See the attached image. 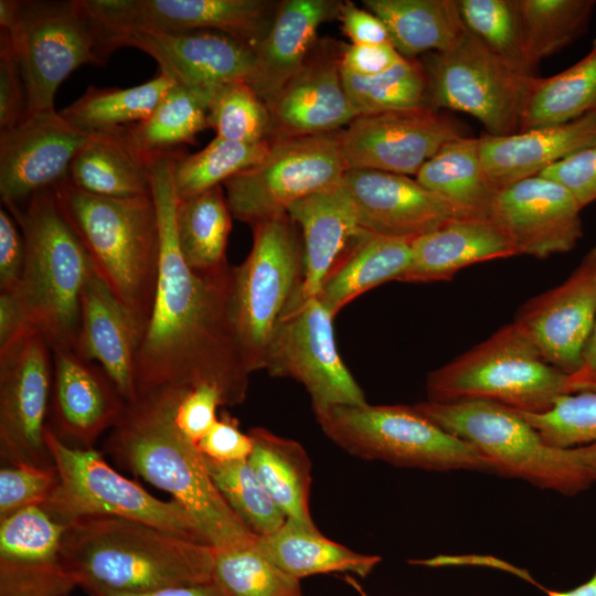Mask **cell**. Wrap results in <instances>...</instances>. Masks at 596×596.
Here are the masks:
<instances>
[{
	"label": "cell",
	"instance_id": "cell-51",
	"mask_svg": "<svg viewBox=\"0 0 596 596\" xmlns=\"http://www.w3.org/2000/svg\"><path fill=\"white\" fill-rule=\"evenodd\" d=\"M220 406H224V402L214 387L202 385L188 390L177 406L175 425L196 445L219 419Z\"/></svg>",
	"mask_w": 596,
	"mask_h": 596
},
{
	"label": "cell",
	"instance_id": "cell-16",
	"mask_svg": "<svg viewBox=\"0 0 596 596\" xmlns=\"http://www.w3.org/2000/svg\"><path fill=\"white\" fill-rule=\"evenodd\" d=\"M100 24L111 51L121 46L141 50L173 84L199 93L209 104L223 86L247 83L254 71L255 51L222 33L164 30L147 24Z\"/></svg>",
	"mask_w": 596,
	"mask_h": 596
},
{
	"label": "cell",
	"instance_id": "cell-6",
	"mask_svg": "<svg viewBox=\"0 0 596 596\" xmlns=\"http://www.w3.org/2000/svg\"><path fill=\"white\" fill-rule=\"evenodd\" d=\"M414 407L472 445L496 473L565 496L581 493L596 482L587 445L552 446L513 408L485 400H427Z\"/></svg>",
	"mask_w": 596,
	"mask_h": 596
},
{
	"label": "cell",
	"instance_id": "cell-57",
	"mask_svg": "<svg viewBox=\"0 0 596 596\" xmlns=\"http://www.w3.org/2000/svg\"><path fill=\"white\" fill-rule=\"evenodd\" d=\"M26 328V316L15 290L0 291V348Z\"/></svg>",
	"mask_w": 596,
	"mask_h": 596
},
{
	"label": "cell",
	"instance_id": "cell-59",
	"mask_svg": "<svg viewBox=\"0 0 596 596\" xmlns=\"http://www.w3.org/2000/svg\"><path fill=\"white\" fill-rule=\"evenodd\" d=\"M89 596H226L214 582L175 585L141 593H120L107 589H92Z\"/></svg>",
	"mask_w": 596,
	"mask_h": 596
},
{
	"label": "cell",
	"instance_id": "cell-52",
	"mask_svg": "<svg viewBox=\"0 0 596 596\" xmlns=\"http://www.w3.org/2000/svg\"><path fill=\"white\" fill-rule=\"evenodd\" d=\"M539 175L563 185L584 209L596 201V145L573 153Z\"/></svg>",
	"mask_w": 596,
	"mask_h": 596
},
{
	"label": "cell",
	"instance_id": "cell-50",
	"mask_svg": "<svg viewBox=\"0 0 596 596\" xmlns=\"http://www.w3.org/2000/svg\"><path fill=\"white\" fill-rule=\"evenodd\" d=\"M28 115V98L23 77L10 35L0 32V130L17 126Z\"/></svg>",
	"mask_w": 596,
	"mask_h": 596
},
{
	"label": "cell",
	"instance_id": "cell-40",
	"mask_svg": "<svg viewBox=\"0 0 596 596\" xmlns=\"http://www.w3.org/2000/svg\"><path fill=\"white\" fill-rule=\"evenodd\" d=\"M595 7L594 0H517L524 51L531 68L582 36Z\"/></svg>",
	"mask_w": 596,
	"mask_h": 596
},
{
	"label": "cell",
	"instance_id": "cell-17",
	"mask_svg": "<svg viewBox=\"0 0 596 596\" xmlns=\"http://www.w3.org/2000/svg\"><path fill=\"white\" fill-rule=\"evenodd\" d=\"M464 137L449 117L429 107L360 115L339 130L349 169L416 175L447 142Z\"/></svg>",
	"mask_w": 596,
	"mask_h": 596
},
{
	"label": "cell",
	"instance_id": "cell-31",
	"mask_svg": "<svg viewBox=\"0 0 596 596\" xmlns=\"http://www.w3.org/2000/svg\"><path fill=\"white\" fill-rule=\"evenodd\" d=\"M151 155L135 148L124 128L95 132L73 159L66 179L74 187L96 195H148L151 194Z\"/></svg>",
	"mask_w": 596,
	"mask_h": 596
},
{
	"label": "cell",
	"instance_id": "cell-60",
	"mask_svg": "<svg viewBox=\"0 0 596 596\" xmlns=\"http://www.w3.org/2000/svg\"><path fill=\"white\" fill-rule=\"evenodd\" d=\"M540 587L547 596H596V572L587 581L570 589L557 590Z\"/></svg>",
	"mask_w": 596,
	"mask_h": 596
},
{
	"label": "cell",
	"instance_id": "cell-8",
	"mask_svg": "<svg viewBox=\"0 0 596 596\" xmlns=\"http://www.w3.org/2000/svg\"><path fill=\"white\" fill-rule=\"evenodd\" d=\"M0 26L9 33L19 63L28 115L54 109L56 91L73 71L104 65L113 53L83 0H1Z\"/></svg>",
	"mask_w": 596,
	"mask_h": 596
},
{
	"label": "cell",
	"instance_id": "cell-42",
	"mask_svg": "<svg viewBox=\"0 0 596 596\" xmlns=\"http://www.w3.org/2000/svg\"><path fill=\"white\" fill-rule=\"evenodd\" d=\"M270 140L238 142L215 137L196 153L180 155L174 167L178 200H184L217 185L265 158Z\"/></svg>",
	"mask_w": 596,
	"mask_h": 596
},
{
	"label": "cell",
	"instance_id": "cell-58",
	"mask_svg": "<svg viewBox=\"0 0 596 596\" xmlns=\"http://www.w3.org/2000/svg\"><path fill=\"white\" fill-rule=\"evenodd\" d=\"M581 264L587 269L596 294V245L587 252ZM576 380L585 391L596 392V323L583 355V365Z\"/></svg>",
	"mask_w": 596,
	"mask_h": 596
},
{
	"label": "cell",
	"instance_id": "cell-49",
	"mask_svg": "<svg viewBox=\"0 0 596 596\" xmlns=\"http://www.w3.org/2000/svg\"><path fill=\"white\" fill-rule=\"evenodd\" d=\"M57 483L53 464L17 462L0 469V519L31 507H42Z\"/></svg>",
	"mask_w": 596,
	"mask_h": 596
},
{
	"label": "cell",
	"instance_id": "cell-46",
	"mask_svg": "<svg viewBox=\"0 0 596 596\" xmlns=\"http://www.w3.org/2000/svg\"><path fill=\"white\" fill-rule=\"evenodd\" d=\"M465 28L507 63L533 74L523 45L517 0H458Z\"/></svg>",
	"mask_w": 596,
	"mask_h": 596
},
{
	"label": "cell",
	"instance_id": "cell-1",
	"mask_svg": "<svg viewBox=\"0 0 596 596\" xmlns=\"http://www.w3.org/2000/svg\"><path fill=\"white\" fill-rule=\"evenodd\" d=\"M179 151L149 160L160 258L155 300L136 351L137 391L161 387L217 390L224 406L242 404L249 375L233 329L232 269L199 273L184 262L177 238L174 167Z\"/></svg>",
	"mask_w": 596,
	"mask_h": 596
},
{
	"label": "cell",
	"instance_id": "cell-5",
	"mask_svg": "<svg viewBox=\"0 0 596 596\" xmlns=\"http://www.w3.org/2000/svg\"><path fill=\"white\" fill-rule=\"evenodd\" d=\"M3 207L24 238V267L13 290L29 327L40 331L52 350L77 351L82 294L93 268L86 248L64 216L53 188Z\"/></svg>",
	"mask_w": 596,
	"mask_h": 596
},
{
	"label": "cell",
	"instance_id": "cell-41",
	"mask_svg": "<svg viewBox=\"0 0 596 596\" xmlns=\"http://www.w3.org/2000/svg\"><path fill=\"white\" fill-rule=\"evenodd\" d=\"M209 102L199 93L173 85L142 121L124 127L129 142L146 153L173 150L190 143L207 126Z\"/></svg>",
	"mask_w": 596,
	"mask_h": 596
},
{
	"label": "cell",
	"instance_id": "cell-21",
	"mask_svg": "<svg viewBox=\"0 0 596 596\" xmlns=\"http://www.w3.org/2000/svg\"><path fill=\"white\" fill-rule=\"evenodd\" d=\"M65 526L41 507L0 519V596H70L78 587L62 555Z\"/></svg>",
	"mask_w": 596,
	"mask_h": 596
},
{
	"label": "cell",
	"instance_id": "cell-29",
	"mask_svg": "<svg viewBox=\"0 0 596 596\" xmlns=\"http://www.w3.org/2000/svg\"><path fill=\"white\" fill-rule=\"evenodd\" d=\"M513 255V243L490 219L457 216L413 240L411 263L397 281L450 280L465 267Z\"/></svg>",
	"mask_w": 596,
	"mask_h": 596
},
{
	"label": "cell",
	"instance_id": "cell-4",
	"mask_svg": "<svg viewBox=\"0 0 596 596\" xmlns=\"http://www.w3.org/2000/svg\"><path fill=\"white\" fill-rule=\"evenodd\" d=\"M53 189L95 272L135 320L140 337L159 274L160 238L152 195L102 196L74 187L67 179Z\"/></svg>",
	"mask_w": 596,
	"mask_h": 596
},
{
	"label": "cell",
	"instance_id": "cell-37",
	"mask_svg": "<svg viewBox=\"0 0 596 596\" xmlns=\"http://www.w3.org/2000/svg\"><path fill=\"white\" fill-rule=\"evenodd\" d=\"M232 216L222 185L178 200L177 238L190 268L199 273H216L230 267L226 247Z\"/></svg>",
	"mask_w": 596,
	"mask_h": 596
},
{
	"label": "cell",
	"instance_id": "cell-36",
	"mask_svg": "<svg viewBox=\"0 0 596 596\" xmlns=\"http://www.w3.org/2000/svg\"><path fill=\"white\" fill-rule=\"evenodd\" d=\"M259 549L281 570L300 579L333 572L368 576L381 562L377 555L358 553L320 533L286 520L274 533L259 536Z\"/></svg>",
	"mask_w": 596,
	"mask_h": 596
},
{
	"label": "cell",
	"instance_id": "cell-9",
	"mask_svg": "<svg viewBox=\"0 0 596 596\" xmlns=\"http://www.w3.org/2000/svg\"><path fill=\"white\" fill-rule=\"evenodd\" d=\"M323 434L347 453L402 468L493 472L469 443L414 405L336 406L315 415Z\"/></svg>",
	"mask_w": 596,
	"mask_h": 596
},
{
	"label": "cell",
	"instance_id": "cell-32",
	"mask_svg": "<svg viewBox=\"0 0 596 596\" xmlns=\"http://www.w3.org/2000/svg\"><path fill=\"white\" fill-rule=\"evenodd\" d=\"M412 242L365 231L329 273L317 297L336 317L362 294L397 280L411 263Z\"/></svg>",
	"mask_w": 596,
	"mask_h": 596
},
{
	"label": "cell",
	"instance_id": "cell-15",
	"mask_svg": "<svg viewBox=\"0 0 596 596\" xmlns=\"http://www.w3.org/2000/svg\"><path fill=\"white\" fill-rule=\"evenodd\" d=\"M53 383V352L26 328L0 348V457L7 464L51 465L45 444Z\"/></svg>",
	"mask_w": 596,
	"mask_h": 596
},
{
	"label": "cell",
	"instance_id": "cell-14",
	"mask_svg": "<svg viewBox=\"0 0 596 596\" xmlns=\"http://www.w3.org/2000/svg\"><path fill=\"white\" fill-rule=\"evenodd\" d=\"M333 319L318 297H305L300 288L275 329L266 358L270 376L304 385L315 415L368 403L338 352Z\"/></svg>",
	"mask_w": 596,
	"mask_h": 596
},
{
	"label": "cell",
	"instance_id": "cell-54",
	"mask_svg": "<svg viewBox=\"0 0 596 596\" xmlns=\"http://www.w3.org/2000/svg\"><path fill=\"white\" fill-rule=\"evenodd\" d=\"M25 259V245L21 230L6 209H0V291L19 286Z\"/></svg>",
	"mask_w": 596,
	"mask_h": 596
},
{
	"label": "cell",
	"instance_id": "cell-56",
	"mask_svg": "<svg viewBox=\"0 0 596 596\" xmlns=\"http://www.w3.org/2000/svg\"><path fill=\"white\" fill-rule=\"evenodd\" d=\"M338 18L341 21L342 31L351 40V44L391 42L387 29L381 19L351 1H342Z\"/></svg>",
	"mask_w": 596,
	"mask_h": 596
},
{
	"label": "cell",
	"instance_id": "cell-3",
	"mask_svg": "<svg viewBox=\"0 0 596 596\" xmlns=\"http://www.w3.org/2000/svg\"><path fill=\"white\" fill-rule=\"evenodd\" d=\"M62 555L86 593H141L211 582L215 549L139 521L87 517L65 526Z\"/></svg>",
	"mask_w": 596,
	"mask_h": 596
},
{
	"label": "cell",
	"instance_id": "cell-12",
	"mask_svg": "<svg viewBox=\"0 0 596 596\" xmlns=\"http://www.w3.org/2000/svg\"><path fill=\"white\" fill-rule=\"evenodd\" d=\"M427 82V106L475 117L490 136L520 131L538 76L489 51L467 29L449 50L421 63Z\"/></svg>",
	"mask_w": 596,
	"mask_h": 596
},
{
	"label": "cell",
	"instance_id": "cell-20",
	"mask_svg": "<svg viewBox=\"0 0 596 596\" xmlns=\"http://www.w3.org/2000/svg\"><path fill=\"white\" fill-rule=\"evenodd\" d=\"M582 207L560 183L542 175L498 191L489 219L518 255L547 258L572 251L583 236Z\"/></svg>",
	"mask_w": 596,
	"mask_h": 596
},
{
	"label": "cell",
	"instance_id": "cell-43",
	"mask_svg": "<svg viewBox=\"0 0 596 596\" xmlns=\"http://www.w3.org/2000/svg\"><path fill=\"white\" fill-rule=\"evenodd\" d=\"M212 582L226 596H302L300 579L277 566L257 542L215 550Z\"/></svg>",
	"mask_w": 596,
	"mask_h": 596
},
{
	"label": "cell",
	"instance_id": "cell-10",
	"mask_svg": "<svg viewBox=\"0 0 596 596\" xmlns=\"http://www.w3.org/2000/svg\"><path fill=\"white\" fill-rule=\"evenodd\" d=\"M253 245L232 269L230 312L248 372L265 370L275 329L302 286L300 230L287 213L252 225Z\"/></svg>",
	"mask_w": 596,
	"mask_h": 596
},
{
	"label": "cell",
	"instance_id": "cell-18",
	"mask_svg": "<svg viewBox=\"0 0 596 596\" xmlns=\"http://www.w3.org/2000/svg\"><path fill=\"white\" fill-rule=\"evenodd\" d=\"M93 135L55 109L26 115L17 126L0 130L2 204L21 203L65 180L73 159Z\"/></svg>",
	"mask_w": 596,
	"mask_h": 596
},
{
	"label": "cell",
	"instance_id": "cell-35",
	"mask_svg": "<svg viewBox=\"0 0 596 596\" xmlns=\"http://www.w3.org/2000/svg\"><path fill=\"white\" fill-rule=\"evenodd\" d=\"M415 179L461 216L489 219L498 193L483 169L479 137L464 136L447 142Z\"/></svg>",
	"mask_w": 596,
	"mask_h": 596
},
{
	"label": "cell",
	"instance_id": "cell-2",
	"mask_svg": "<svg viewBox=\"0 0 596 596\" xmlns=\"http://www.w3.org/2000/svg\"><path fill=\"white\" fill-rule=\"evenodd\" d=\"M187 389L138 392L109 430L105 450L116 464L171 496L215 550L254 544L256 535L230 508L198 446L177 427L174 414Z\"/></svg>",
	"mask_w": 596,
	"mask_h": 596
},
{
	"label": "cell",
	"instance_id": "cell-39",
	"mask_svg": "<svg viewBox=\"0 0 596 596\" xmlns=\"http://www.w3.org/2000/svg\"><path fill=\"white\" fill-rule=\"evenodd\" d=\"M173 82L162 73L129 88L89 86L60 114L74 127L88 134L105 132L145 120Z\"/></svg>",
	"mask_w": 596,
	"mask_h": 596
},
{
	"label": "cell",
	"instance_id": "cell-24",
	"mask_svg": "<svg viewBox=\"0 0 596 596\" xmlns=\"http://www.w3.org/2000/svg\"><path fill=\"white\" fill-rule=\"evenodd\" d=\"M362 230L416 238L461 216L445 200L408 175L349 169L341 181Z\"/></svg>",
	"mask_w": 596,
	"mask_h": 596
},
{
	"label": "cell",
	"instance_id": "cell-13",
	"mask_svg": "<svg viewBox=\"0 0 596 596\" xmlns=\"http://www.w3.org/2000/svg\"><path fill=\"white\" fill-rule=\"evenodd\" d=\"M347 170L339 131L294 136L270 140L263 160L222 185L232 215L252 226L337 185Z\"/></svg>",
	"mask_w": 596,
	"mask_h": 596
},
{
	"label": "cell",
	"instance_id": "cell-11",
	"mask_svg": "<svg viewBox=\"0 0 596 596\" xmlns=\"http://www.w3.org/2000/svg\"><path fill=\"white\" fill-rule=\"evenodd\" d=\"M45 444L56 469L57 483L41 508L57 522L67 525L87 517H118L206 543L182 505L158 499L121 476L96 449L72 447L57 438L49 426Z\"/></svg>",
	"mask_w": 596,
	"mask_h": 596
},
{
	"label": "cell",
	"instance_id": "cell-27",
	"mask_svg": "<svg viewBox=\"0 0 596 596\" xmlns=\"http://www.w3.org/2000/svg\"><path fill=\"white\" fill-rule=\"evenodd\" d=\"M479 139L483 169L499 191L539 175L558 161L596 145V113L508 136L485 134Z\"/></svg>",
	"mask_w": 596,
	"mask_h": 596
},
{
	"label": "cell",
	"instance_id": "cell-19",
	"mask_svg": "<svg viewBox=\"0 0 596 596\" xmlns=\"http://www.w3.org/2000/svg\"><path fill=\"white\" fill-rule=\"evenodd\" d=\"M280 2V1H279ZM278 1L269 0H87L105 25L147 24L164 30L225 34L254 51L274 22Z\"/></svg>",
	"mask_w": 596,
	"mask_h": 596
},
{
	"label": "cell",
	"instance_id": "cell-48",
	"mask_svg": "<svg viewBox=\"0 0 596 596\" xmlns=\"http://www.w3.org/2000/svg\"><path fill=\"white\" fill-rule=\"evenodd\" d=\"M519 412V411H518ZM550 445L571 448L587 445L596 475V392L564 395L543 413L519 412Z\"/></svg>",
	"mask_w": 596,
	"mask_h": 596
},
{
	"label": "cell",
	"instance_id": "cell-53",
	"mask_svg": "<svg viewBox=\"0 0 596 596\" xmlns=\"http://www.w3.org/2000/svg\"><path fill=\"white\" fill-rule=\"evenodd\" d=\"M201 454L217 461L247 460L253 449L248 433L240 429L238 421L222 412L216 423L196 444Z\"/></svg>",
	"mask_w": 596,
	"mask_h": 596
},
{
	"label": "cell",
	"instance_id": "cell-25",
	"mask_svg": "<svg viewBox=\"0 0 596 596\" xmlns=\"http://www.w3.org/2000/svg\"><path fill=\"white\" fill-rule=\"evenodd\" d=\"M267 107L272 140L336 132L359 116L343 84L340 54L308 58Z\"/></svg>",
	"mask_w": 596,
	"mask_h": 596
},
{
	"label": "cell",
	"instance_id": "cell-23",
	"mask_svg": "<svg viewBox=\"0 0 596 596\" xmlns=\"http://www.w3.org/2000/svg\"><path fill=\"white\" fill-rule=\"evenodd\" d=\"M47 426L63 443L93 448L123 416L127 402L103 369L74 349H53Z\"/></svg>",
	"mask_w": 596,
	"mask_h": 596
},
{
	"label": "cell",
	"instance_id": "cell-38",
	"mask_svg": "<svg viewBox=\"0 0 596 596\" xmlns=\"http://www.w3.org/2000/svg\"><path fill=\"white\" fill-rule=\"evenodd\" d=\"M596 113V39L578 62L553 76L538 77L520 131L565 124Z\"/></svg>",
	"mask_w": 596,
	"mask_h": 596
},
{
	"label": "cell",
	"instance_id": "cell-44",
	"mask_svg": "<svg viewBox=\"0 0 596 596\" xmlns=\"http://www.w3.org/2000/svg\"><path fill=\"white\" fill-rule=\"evenodd\" d=\"M348 96L360 115L427 106V82L421 62L404 57L386 72L359 76L341 68Z\"/></svg>",
	"mask_w": 596,
	"mask_h": 596
},
{
	"label": "cell",
	"instance_id": "cell-28",
	"mask_svg": "<svg viewBox=\"0 0 596 596\" xmlns=\"http://www.w3.org/2000/svg\"><path fill=\"white\" fill-rule=\"evenodd\" d=\"M342 1L284 0L264 41L255 50L248 85L267 105L308 61L318 29L338 18Z\"/></svg>",
	"mask_w": 596,
	"mask_h": 596
},
{
	"label": "cell",
	"instance_id": "cell-47",
	"mask_svg": "<svg viewBox=\"0 0 596 596\" xmlns=\"http://www.w3.org/2000/svg\"><path fill=\"white\" fill-rule=\"evenodd\" d=\"M207 126L215 137L238 142L270 140V116L265 102L241 81L216 92L207 108Z\"/></svg>",
	"mask_w": 596,
	"mask_h": 596
},
{
	"label": "cell",
	"instance_id": "cell-26",
	"mask_svg": "<svg viewBox=\"0 0 596 596\" xmlns=\"http://www.w3.org/2000/svg\"><path fill=\"white\" fill-rule=\"evenodd\" d=\"M139 329L94 266L81 300L77 352L97 363L127 403L136 400Z\"/></svg>",
	"mask_w": 596,
	"mask_h": 596
},
{
	"label": "cell",
	"instance_id": "cell-55",
	"mask_svg": "<svg viewBox=\"0 0 596 596\" xmlns=\"http://www.w3.org/2000/svg\"><path fill=\"white\" fill-rule=\"evenodd\" d=\"M402 56L391 42L382 44H349L340 52V65L359 76H374L398 64Z\"/></svg>",
	"mask_w": 596,
	"mask_h": 596
},
{
	"label": "cell",
	"instance_id": "cell-7",
	"mask_svg": "<svg viewBox=\"0 0 596 596\" xmlns=\"http://www.w3.org/2000/svg\"><path fill=\"white\" fill-rule=\"evenodd\" d=\"M426 390L433 402L485 400L525 413L546 412L560 397L585 391L549 364L513 321L432 371Z\"/></svg>",
	"mask_w": 596,
	"mask_h": 596
},
{
	"label": "cell",
	"instance_id": "cell-33",
	"mask_svg": "<svg viewBox=\"0 0 596 596\" xmlns=\"http://www.w3.org/2000/svg\"><path fill=\"white\" fill-rule=\"evenodd\" d=\"M253 441L248 462L286 519L317 530L310 514L311 460L302 445L265 427L247 432Z\"/></svg>",
	"mask_w": 596,
	"mask_h": 596
},
{
	"label": "cell",
	"instance_id": "cell-34",
	"mask_svg": "<svg viewBox=\"0 0 596 596\" xmlns=\"http://www.w3.org/2000/svg\"><path fill=\"white\" fill-rule=\"evenodd\" d=\"M385 24L390 41L408 58L451 49L464 35L458 0H363Z\"/></svg>",
	"mask_w": 596,
	"mask_h": 596
},
{
	"label": "cell",
	"instance_id": "cell-30",
	"mask_svg": "<svg viewBox=\"0 0 596 596\" xmlns=\"http://www.w3.org/2000/svg\"><path fill=\"white\" fill-rule=\"evenodd\" d=\"M287 214L299 226L302 238L301 294L317 297L329 273L365 231L340 183L296 201Z\"/></svg>",
	"mask_w": 596,
	"mask_h": 596
},
{
	"label": "cell",
	"instance_id": "cell-45",
	"mask_svg": "<svg viewBox=\"0 0 596 596\" xmlns=\"http://www.w3.org/2000/svg\"><path fill=\"white\" fill-rule=\"evenodd\" d=\"M204 459L230 508L256 535H269L285 523V514L263 487L248 460Z\"/></svg>",
	"mask_w": 596,
	"mask_h": 596
},
{
	"label": "cell",
	"instance_id": "cell-22",
	"mask_svg": "<svg viewBox=\"0 0 596 596\" xmlns=\"http://www.w3.org/2000/svg\"><path fill=\"white\" fill-rule=\"evenodd\" d=\"M513 322L549 364L575 377L596 323V294L585 266L528 300Z\"/></svg>",
	"mask_w": 596,
	"mask_h": 596
}]
</instances>
